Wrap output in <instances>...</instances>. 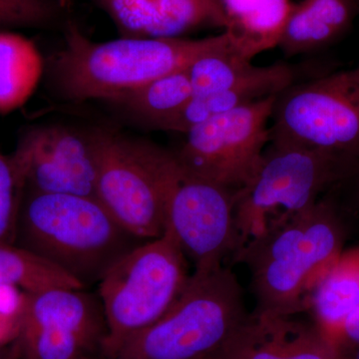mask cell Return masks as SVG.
<instances>
[{"mask_svg": "<svg viewBox=\"0 0 359 359\" xmlns=\"http://www.w3.org/2000/svg\"><path fill=\"white\" fill-rule=\"evenodd\" d=\"M337 187L308 209L269 223L233 256V263L249 269L257 316L285 318L308 311L311 290L348 237L349 210Z\"/></svg>", "mask_w": 359, "mask_h": 359, "instance_id": "1", "label": "cell"}, {"mask_svg": "<svg viewBox=\"0 0 359 359\" xmlns=\"http://www.w3.org/2000/svg\"><path fill=\"white\" fill-rule=\"evenodd\" d=\"M229 41L226 32L201 39L122 37L94 42L76 25L65 28V45L49 63L51 83L72 102L105 100L185 69L205 52Z\"/></svg>", "mask_w": 359, "mask_h": 359, "instance_id": "2", "label": "cell"}, {"mask_svg": "<svg viewBox=\"0 0 359 359\" xmlns=\"http://www.w3.org/2000/svg\"><path fill=\"white\" fill-rule=\"evenodd\" d=\"M144 242L123 228L96 198L26 189L14 245L86 289L98 285L118 259Z\"/></svg>", "mask_w": 359, "mask_h": 359, "instance_id": "3", "label": "cell"}, {"mask_svg": "<svg viewBox=\"0 0 359 359\" xmlns=\"http://www.w3.org/2000/svg\"><path fill=\"white\" fill-rule=\"evenodd\" d=\"M249 314L229 266L195 269L173 306L110 359L216 358Z\"/></svg>", "mask_w": 359, "mask_h": 359, "instance_id": "4", "label": "cell"}, {"mask_svg": "<svg viewBox=\"0 0 359 359\" xmlns=\"http://www.w3.org/2000/svg\"><path fill=\"white\" fill-rule=\"evenodd\" d=\"M190 263L173 235H164L124 255L98 283L108 334L103 359L154 325L173 306L190 280Z\"/></svg>", "mask_w": 359, "mask_h": 359, "instance_id": "5", "label": "cell"}, {"mask_svg": "<svg viewBox=\"0 0 359 359\" xmlns=\"http://www.w3.org/2000/svg\"><path fill=\"white\" fill-rule=\"evenodd\" d=\"M355 161L316 149L269 141L256 177L238 193L236 219L241 249L263 233L271 222L316 204L348 177Z\"/></svg>", "mask_w": 359, "mask_h": 359, "instance_id": "6", "label": "cell"}, {"mask_svg": "<svg viewBox=\"0 0 359 359\" xmlns=\"http://www.w3.org/2000/svg\"><path fill=\"white\" fill-rule=\"evenodd\" d=\"M96 199L137 238L164 235L174 152L106 130H96Z\"/></svg>", "mask_w": 359, "mask_h": 359, "instance_id": "7", "label": "cell"}, {"mask_svg": "<svg viewBox=\"0 0 359 359\" xmlns=\"http://www.w3.org/2000/svg\"><path fill=\"white\" fill-rule=\"evenodd\" d=\"M271 142L359 157V65L290 85L276 96Z\"/></svg>", "mask_w": 359, "mask_h": 359, "instance_id": "8", "label": "cell"}, {"mask_svg": "<svg viewBox=\"0 0 359 359\" xmlns=\"http://www.w3.org/2000/svg\"><path fill=\"white\" fill-rule=\"evenodd\" d=\"M276 96L245 104L187 132L183 145L174 152L180 165L196 176L242 192L263 162Z\"/></svg>", "mask_w": 359, "mask_h": 359, "instance_id": "9", "label": "cell"}, {"mask_svg": "<svg viewBox=\"0 0 359 359\" xmlns=\"http://www.w3.org/2000/svg\"><path fill=\"white\" fill-rule=\"evenodd\" d=\"M237 197L238 193L187 171L175 156L168 187L166 230L193 271L224 266L241 249Z\"/></svg>", "mask_w": 359, "mask_h": 359, "instance_id": "10", "label": "cell"}, {"mask_svg": "<svg viewBox=\"0 0 359 359\" xmlns=\"http://www.w3.org/2000/svg\"><path fill=\"white\" fill-rule=\"evenodd\" d=\"M16 152L25 164L27 190L96 198V130L42 127L26 135Z\"/></svg>", "mask_w": 359, "mask_h": 359, "instance_id": "11", "label": "cell"}, {"mask_svg": "<svg viewBox=\"0 0 359 359\" xmlns=\"http://www.w3.org/2000/svg\"><path fill=\"white\" fill-rule=\"evenodd\" d=\"M359 15L356 0H301L292 4L278 47L289 56L334 43Z\"/></svg>", "mask_w": 359, "mask_h": 359, "instance_id": "12", "label": "cell"}, {"mask_svg": "<svg viewBox=\"0 0 359 359\" xmlns=\"http://www.w3.org/2000/svg\"><path fill=\"white\" fill-rule=\"evenodd\" d=\"M295 76L294 69L283 63L263 66L257 76L245 83L217 93L192 95L162 130L185 134L216 116L237 109L245 104L278 95L294 83Z\"/></svg>", "mask_w": 359, "mask_h": 359, "instance_id": "13", "label": "cell"}, {"mask_svg": "<svg viewBox=\"0 0 359 359\" xmlns=\"http://www.w3.org/2000/svg\"><path fill=\"white\" fill-rule=\"evenodd\" d=\"M231 43L252 60L278 47L287 20L290 0H221Z\"/></svg>", "mask_w": 359, "mask_h": 359, "instance_id": "14", "label": "cell"}, {"mask_svg": "<svg viewBox=\"0 0 359 359\" xmlns=\"http://www.w3.org/2000/svg\"><path fill=\"white\" fill-rule=\"evenodd\" d=\"M359 309V245L342 250L309 297L308 311L332 340L346 318ZM334 341V340H332Z\"/></svg>", "mask_w": 359, "mask_h": 359, "instance_id": "15", "label": "cell"}, {"mask_svg": "<svg viewBox=\"0 0 359 359\" xmlns=\"http://www.w3.org/2000/svg\"><path fill=\"white\" fill-rule=\"evenodd\" d=\"M43 66L32 40L0 30V114H8L26 103L39 83Z\"/></svg>", "mask_w": 359, "mask_h": 359, "instance_id": "16", "label": "cell"}, {"mask_svg": "<svg viewBox=\"0 0 359 359\" xmlns=\"http://www.w3.org/2000/svg\"><path fill=\"white\" fill-rule=\"evenodd\" d=\"M192 95V85L185 68L122 94L110 103L121 106L146 126L162 130Z\"/></svg>", "mask_w": 359, "mask_h": 359, "instance_id": "17", "label": "cell"}, {"mask_svg": "<svg viewBox=\"0 0 359 359\" xmlns=\"http://www.w3.org/2000/svg\"><path fill=\"white\" fill-rule=\"evenodd\" d=\"M252 61L237 51L230 39L221 46L205 52L187 68L193 95L217 93L249 81L263 68L252 65Z\"/></svg>", "mask_w": 359, "mask_h": 359, "instance_id": "18", "label": "cell"}, {"mask_svg": "<svg viewBox=\"0 0 359 359\" xmlns=\"http://www.w3.org/2000/svg\"><path fill=\"white\" fill-rule=\"evenodd\" d=\"M0 285L25 292L57 289H84L61 269L15 245L0 244Z\"/></svg>", "mask_w": 359, "mask_h": 359, "instance_id": "19", "label": "cell"}, {"mask_svg": "<svg viewBox=\"0 0 359 359\" xmlns=\"http://www.w3.org/2000/svg\"><path fill=\"white\" fill-rule=\"evenodd\" d=\"M226 27L221 0H154L148 37H181L202 26Z\"/></svg>", "mask_w": 359, "mask_h": 359, "instance_id": "20", "label": "cell"}, {"mask_svg": "<svg viewBox=\"0 0 359 359\" xmlns=\"http://www.w3.org/2000/svg\"><path fill=\"white\" fill-rule=\"evenodd\" d=\"M216 358L287 359L283 344V318H264L250 313Z\"/></svg>", "mask_w": 359, "mask_h": 359, "instance_id": "21", "label": "cell"}, {"mask_svg": "<svg viewBox=\"0 0 359 359\" xmlns=\"http://www.w3.org/2000/svg\"><path fill=\"white\" fill-rule=\"evenodd\" d=\"M26 190L25 164L18 152L0 154V244H15L21 205Z\"/></svg>", "mask_w": 359, "mask_h": 359, "instance_id": "22", "label": "cell"}, {"mask_svg": "<svg viewBox=\"0 0 359 359\" xmlns=\"http://www.w3.org/2000/svg\"><path fill=\"white\" fill-rule=\"evenodd\" d=\"M283 344L287 359H348L318 325L283 318Z\"/></svg>", "mask_w": 359, "mask_h": 359, "instance_id": "23", "label": "cell"}, {"mask_svg": "<svg viewBox=\"0 0 359 359\" xmlns=\"http://www.w3.org/2000/svg\"><path fill=\"white\" fill-rule=\"evenodd\" d=\"M63 11L59 0H0V30L47 28Z\"/></svg>", "mask_w": 359, "mask_h": 359, "instance_id": "24", "label": "cell"}, {"mask_svg": "<svg viewBox=\"0 0 359 359\" xmlns=\"http://www.w3.org/2000/svg\"><path fill=\"white\" fill-rule=\"evenodd\" d=\"M109 15L123 37L149 36L153 18V0H94Z\"/></svg>", "mask_w": 359, "mask_h": 359, "instance_id": "25", "label": "cell"}, {"mask_svg": "<svg viewBox=\"0 0 359 359\" xmlns=\"http://www.w3.org/2000/svg\"><path fill=\"white\" fill-rule=\"evenodd\" d=\"M332 340L342 353L359 346V309L346 318Z\"/></svg>", "mask_w": 359, "mask_h": 359, "instance_id": "26", "label": "cell"}, {"mask_svg": "<svg viewBox=\"0 0 359 359\" xmlns=\"http://www.w3.org/2000/svg\"><path fill=\"white\" fill-rule=\"evenodd\" d=\"M20 346L16 340L8 347H0V359H20Z\"/></svg>", "mask_w": 359, "mask_h": 359, "instance_id": "27", "label": "cell"}, {"mask_svg": "<svg viewBox=\"0 0 359 359\" xmlns=\"http://www.w3.org/2000/svg\"><path fill=\"white\" fill-rule=\"evenodd\" d=\"M344 353L348 359H359V346L347 349V351H344Z\"/></svg>", "mask_w": 359, "mask_h": 359, "instance_id": "28", "label": "cell"}, {"mask_svg": "<svg viewBox=\"0 0 359 359\" xmlns=\"http://www.w3.org/2000/svg\"><path fill=\"white\" fill-rule=\"evenodd\" d=\"M73 0H59L60 2L61 6H62L63 9L69 8L71 4H72Z\"/></svg>", "mask_w": 359, "mask_h": 359, "instance_id": "29", "label": "cell"}, {"mask_svg": "<svg viewBox=\"0 0 359 359\" xmlns=\"http://www.w3.org/2000/svg\"><path fill=\"white\" fill-rule=\"evenodd\" d=\"M205 359H221V358H205Z\"/></svg>", "mask_w": 359, "mask_h": 359, "instance_id": "30", "label": "cell"}, {"mask_svg": "<svg viewBox=\"0 0 359 359\" xmlns=\"http://www.w3.org/2000/svg\"><path fill=\"white\" fill-rule=\"evenodd\" d=\"M356 2H358V11H359V0H356Z\"/></svg>", "mask_w": 359, "mask_h": 359, "instance_id": "31", "label": "cell"}]
</instances>
